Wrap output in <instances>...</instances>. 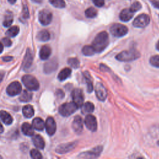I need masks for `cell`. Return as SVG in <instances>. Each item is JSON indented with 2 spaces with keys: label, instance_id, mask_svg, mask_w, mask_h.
I'll list each match as a JSON object with an SVG mask.
<instances>
[{
  "label": "cell",
  "instance_id": "obj_1",
  "mask_svg": "<svg viewBox=\"0 0 159 159\" xmlns=\"http://www.w3.org/2000/svg\"><path fill=\"white\" fill-rule=\"evenodd\" d=\"M108 44V34L105 31H102L97 34V35L94 39L91 45L96 53H100L107 47Z\"/></svg>",
  "mask_w": 159,
  "mask_h": 159
},
{
  "label": "cell",
  "instance_id": "obj_2",
  "mask_svg": "<svg viewBox=\"0 0 159 159\" xmlns=\"http://www.w3.org/2000/svg\"><path fill=\"white\" fill-rule=\"evenodd\" d=\"M140 57V53L135 50H129L122 51L118 53L116 58L120 61H131L139 58Z\"/></svg>",
  "mask_w": 159,
  "mask_h": 159
},
{
  "label": "cell",
  "instance_id": "obj_3",
  "mask_svg": "<svg viewBox=\"0 0 159 159\" xmlns=\"http://www.w3.org/2000/svg\"><path fill=\"white\" fill-rule=\"evenodd\" d=\"M22 81L29 90L36 91L39 88V83L37 80L30 75H25L23 76Z\"/></svg>",
  "mask_w": 159,
  "mask_h": 159
},
{
  "label": "cell",
  "instance_id": "obj_4",
  "mask_svg": "<svg viewBox=\"0 0 159 159\" xmlns=\"http://www.w3.org/2000/svg\"><path fill=\"white\" fill-rule=\"evenodd\" d=\"M78 106L75 102H70L61 104L59 107L58 111L61 116L67 117L73 114L78 109Z\"/></svg>",
  "mask_w": 159,
  "mask_h": 159
},
{
  "label": "cell",
  "instance_id": "obj_5",
  "mask_svg": "<svg viewBox=\"0 0 159 159\" xmlns=\"http://www.w3.org/2000/svg\"><path fill=\"white\" fill-rule=\"evenodd\" d=\"M111 34L117 37H121L126 35L128 32L127 27L120 24H114L110 27Z\"/></svg>",
  "mask_w": 159,
  "mask_h": 159
},
{
  "label": "cell",
  "instance_id": "obj_6",
  "mask_svg": "<svg viewBox=\"0 0 159 159\" xmlns=\"http://www.w3.org/2000/svg\"><path fill=\"white\" fill-rule=\"evenodd\" d=\"M150 22V17L145 14L139 15L133 21V25L135 27L142 28L146 27Z\"/></svg>",
  "mask_w": 159,
  "mask_h": 159
},
{
  "label": "cell",
  "instance_id": "obj_7",
  "mask_svg": "<svg viewBox=\"0 0 159 159\" xmlns=\"http://www.w3.org/2000/svg\"><path fill=\"white\" fill-rule=\"evenodd\" d=\"M102 150L101 146H98L93 148L91 150L81 153L79 155L80 158H94L99 156Z\"/></svg>",
  "mask_w": 159,
  "mask_h": 159
},
{
  "label": "cell",
  "instance_id": "obj_8",
  "mask_svg": "<svg viewBox=\"0 0 159 159\" xmlns=\"http://www.w3.org/2000/svg\"><path fill=\"white\" fill-rule=\"evenodd\" d=\"M39 20L41 24L43 25H48L52 20V14L47 9L42 10L39 14Z\"/></svg>",
  "mask_w": 159,
  "mask_h": 159
},
{
  "label": "cell",
  "instance_id": "obj_9",
  "mask_svg": "<svg viewBox=\"0 0 159 159\" xmlns=\"http://www.w3.org/2000/svg\"><path fill=\"white\" fill-rule=\"evenodd\" d=\"M73 102L78 106L81 107L84 102V96L82 91L80 89H75L71 93Z\"/></svg>",
  "mask_w": 159,
  "mask_h": 159
},
{
  "label": "cell",
  "instance_id": "obj_10",
  "mask_svg": "<svg viewBox=\"0 0 159 159\" xmlns=\"http://www.w3.org/2000/svg\"><path fill=\"white\" fill-rule=\"evenodd\" d=\"M95 93L96 97L99 101H104L107 96V92L104 86L101 83H97L95 86Z\"/></svg>",
  "mask_w": 159,
  "mask_h": 159
},
{
  "label": "cell",
  "instance_id": "obj_11",
  "mask_svg": "<svg viewBox=\"0 0 159 159\" xmlns=\"http://www.w3.org/2000/svg\"><path fill=\"white\" fill-rule=\"evenodd\" d=\"M77 143L78 142L76 141H75L72 142H68L66 143L61 144L57 147L56 152L60 154H63V153L69 152L75 148V147L77 145Z\"/></svg>",
  "mask_w": 159,
  "mask_h": 159
},
{
  "label": "cell",
  "instance_id": "obj_12",
  "mask_svg": "<svg viewBox=\"0 0 159 159\" xmlns=\"http://www.w3.org/2000/svg\"><path fill=\"white\" fill-rule=\"evenodd\" d=\"M22 90L21 84L18 81L12 82L7 87L6 92L9 96H16L19 94Z\"/></svg>",
  "mask_w": 159,
  "mask_h": 159
},
{
  "label": "cell",
  "instance_id": "obj_13",
  "mask_svg": "<svg viewBox=\"0 0 159 159\" xmlns=\"http://www.w3.org/2000/svg\"><path fill=\"white\" fill-rule=\"evenodd\" d=\"M84 124L86 127L92 132H94L97 129V121L95 116L92 114H88L84 119Z\"/></svg>",
  "mask_w": 159,
  "mask_h": 159
},
{
  "label": "cell",
  "instance_id": "obj_14",
  "mask_svg": "<svg viewBox=\"0 0 159 159\" xmlns=\"http://www.w3.org/2000/svg\"><path fill=\"white\" fill-rule=\"evenodd\" d=\"M45 127L47 133L49 135H53L55 133L56 129H57V125H56V122L53 117H49L47 119L45 123Z\"/></svg>",
  "mask_w": 159,
  "mask_h": 159
},
{
  "label": "cell",
  "instance_id": "obj_15",
  "mask_svg": "<svg viewBox=\"0 0 159 159\" xmlns=\"http://www.w3.org/2000/svg\"><path fill=\"white\" fill-rule=\"evenodd\" d=\"M72 128L74 132L77 134H80L83 129V122L82 118L80 116H76L74 117L72 122Z\"/></svg>",
  "mask_w": 159,
  "mask_h": 159
},
{
  "label": "cell",
  "instance_id": "obj_16",
  "mask_svg": "<svg viewBox=\"0 0 159 159\" xmlns=\"http://www.w3.org/2000/svg\"><path fill=\"white\" fill-rule=\"evenodd\" d=\"M134 14V12L130 8L124 9L120 13L119 18L122 21L127 22L132 19Z\"/></svg>",
  "mask_w": 159,
  "mask_h": 159
},
{
  "label": "cell",
  "instance_id": "obj_17",
  "mask_svg": "<svg viewBox=\"0 0 159 159\" xmlns=\"http://www.w3.org/2000/svg\"><path fill=\"white\" fill-rule=\"evenodd\" d=\"M32 61H33L32 53L29 49H27L26 53L25 55L24 58L23 63H22L24 69L29 68L31 66V65L32 63Z\"/></svg>",
  "mask_w": 159,
  "mask_h": 159
},
{
  "label": "cell",
  "instance_id": "obj_18",
  "mask_svg": "<svg viewBox=\"0 0 159 159\" xmlns=\"http://www.w3.org/2000/svg\"><path fill=\"white\" fill-rule=\"evenodd\" d=\"M58 66V63L54 59L48 61L44 65V71L47 73H50L55 70Z\"/></svg>",
  "mask_w": 159,
  "mask_h": 159
},
{
  "label": "cell",
  "instance_id": "obj_19",
  "mask_svg": "<svg viewBox=\"0 0 159 159\" xmlns=\"http://www.w3.org/2000/svg\"><path fill=\"white\" fill-rule=\"evenodd\" d=\"M51 52H52L51 48L49 46L46 45H43L39 53L40 58L42 60H47L50 57Z\"/></svg>",
  "mask_w": 159,
  "mask_h": 159
},
{
  "label": "cell",
  "instance_id": "obj_20",
  "mask_svg": "<svg viewBox=\"0 0 159 159\" xmlns=\"http://www.w3.org/2000/svg\"><path fill=\"white\" fill-rule=\"evenodd\" d=\"M32 142L37 148L39 149H43L45 147V142L43 139L40 135H34L32 137Z\"/></svg>",
  "mask_w": 159,
  "mask_h": 159
},
{
  "label": "cell",
  "instance_id": "obj_21",
  "mask_svg": "<svg viewBox=\"0 0 159 159\" xmlns=\"http://www.w3.org/2000/svg\"><path fill=\"white\" fill-rule=\"evenodd\" d=\"M0 118L6 125L11 124L13 121L12 116L5 111H0Z\"/></svg>",
  "mask_w": 159,
  "mask_h": 159
},
{
  "label": "cell",
  "instance_id": "obj_22",
  "mask_svg": "<svg viewBox=\"0 0 159 159\" xmlns=\"http://www.w3.org/2000/svg\"><path fill=\"white\" fill-rule=\"evenodd\" d=\"M22 132L27 136H32L34 134V130L33 126L27 122H25L22 125Z\"/></svg>",
  "mask_w": 159,
  "mask_h": 159
},
{
  "label": "cell",
  "instance_id": "obj_23",
  "mask_svg": "<svg viewBox=\"0 0 159 159\" xmlns=\"http://www.w3.org/2000/svg\"><path fill=\"white\" fill-rule=\"evenodd\" d=\"M32 126L37 130H43L45 127V122L41 118L36 117L32 121Z\"/></svg>",
  "mask_w": 159,
  "mask_h": 159
},
{
  "label": "cell",
  "instance_id": "obj_24",
  "mask_svg": "<svg viewBox=\"0 0 159 159\" xmlns=\"http://www.w3.org/2000/svg\"><path fill=\"white\" fill-rule=\"evenodd\" d=\"M94 109V104L91 102H86L81 106V112L84 114H88L93 112Z\"/></svg>",
  "mask_w": 159,
  "mask_h": 159
},
{
  "label": "cell",
  "instance_id": "obj_25",
  "mask_svg": "<svg viewBox=\"0 0 159 159\" xmlns=\"http://www.w3.org/2000/svg\"><path fill=\"white\" fill-rule=\"evenodd\" d=\"M71 73V70L69 68H65L58 73V78L60 81H64L68 78Z\"/></svg>",
  "mask_w": 159,
  "mask_h": 159
},
{
  "label": "cell",
  "instance_id": "obj_26",
  "mask_svg": "<svg viewBox=\"0 0 159 159\" xmlns=\"http://www.w3.org/2000/svg\"><path fill=\"white\" fill-rule=\"evenodd\" d=\"M50 35L49 32L47 30H42L38 32L37 38L39 40L42 42H46L50 39Z\"/></svg>",
  "mask_w": 159,
  "mask_h": 159
},
{
  "label": "cell",
  "instance_id": "obj_27",
  "mask_svg": "<svg viewBox=\"0 0 159 159\" xmlns=\"http://www.w3.org/2000/svg\"><path fill=\"white\" fill-rule=\"evenodd\" d=\"M22 112L25 117L30 118L34 116V110L31 105H26L23 107Z\"/></svg>",
  "mask_w": 159,
  "mask_h": 159
},
{
  "label": "cell",
  "instance_id": "obj_28",
  "mask_svg": "<svg viewBox=\"0 0 159 159\" xmlns=\"http://www.w3.org/2000/svg\"><path fill=\"white\" fill-rule=\"evenodd\" d=\"M32 94L27 90H24L20 96L19 100L21 102H28L32 99Z\"/></svg>",
  "mask_w": 159,
  "mask_h": 159
},
{
  "label": "cell",
  "instance_id": "obj_29",
  "mask_svg": "<svg viewBox=\"0 0 159 159\" xmlns=\"http://www.w3.org/2000/svg\"><path fill=\"white\" fill-rule=\"evenodd\" d=\"M82 52L86 56H91L96 53L92 45L84 46L82 48Z\"/></svg>",
  "mask_w": 159,
  "mask_h": 159
},
{
  "label": "cell",
  "instance_id": "obj_30",
  "mask_svg": "<svg viewBox=\"0 0 159 159\" xmlns=\"http://www.w3.org/2000/svg\"><path fill=\"white\" fill-rule=\"evenodd\" d=\"M19 32V28L18 26H12L10 27L6 32V35L10 37H14L16 36Z\"/></svg>",
  "mask_w": 159,
  "mask_h": 159
},
{
  "label": "cell",
  "instance_id": "obj_31",
  "mask_svg": "<svg viewBox=\"0 0 159 159\" xmlns=\"http://www.w3.org/2000/svg\"><path fill=\"white\" fill-rule=\"evenodd\" d=\"M12 22H13V16L11 12H8L5 16V17L3 21V25L6 27H8L12 24Z\"/></svg>",
  "mask_w": 159,
  "mask_h": 159
},
{
  "label": "cell",
  "instance_id": "obj_32",
  "mask_svg": "<svg viewBox=\"0 0 159 159\" xmlns=\"http://www.w3.org/2000/svg\"><path fill=\"white\" fill-rule=\"evenodd\" d=\"M84 78L85 80L86 81L87 83V89H88V91L89 93H91L93 89V83L91 80V77L89 76V74L88 71L85 72V75H84Z\"/></svg>",
  "mask_w": 159,
  "mask_h": 159
},
{
  "label": "cell",
  "instance_id": "obj_33",
  "mask_svg": "<svg viewBox=\"0 0 159 159\" xmlns=\"http://www.w3.org/2000/svg\"><path fill=\"white\" fill-rule=\"evenodd\" d=\"M49 2L52 6L57 8H63L65 6L64 0H49Z\"/></svg>",
  "mask_w": 159,
  "mask_h": 159
},
{
  "label": "cell",
  "instance_id": "obj_34",
  "mask_svg": "<svg viewBox=\"0 0 159 159\" xmlns=\"http://www.w3.org/2000/svg\"><path fill=\"white\" fill-rule=\"evenodd\" d=\"M97 15V11L93 7L88 8L85 11V16L88 18H93Z\"/></svg>",
  "mask_w": 159,
  "mask_h": 159
},
{
  "label": "cell",
  "instance_id": "obj_35",
  "mask_svg": "<svg viewBox=\"0 0 159 159\" xmlns=\"http://www.w3.org/2000/svg\"><path fill=\"white\" fill-rule=\"evenodd\" d=\"M68 63L73 68H78L80 66V61L76 58H70L68 60Z\"/></svg>",
  "mask_w": 159,
  "mask_h": 159
},
{
  "label": "cell",
  "instance_id": "obj_36",
  "mask_svg": "<svg viewBox=\"0 0 159 159\" xmlns=\"http://www.w3.org/2000/svg\"><path fill=\"white\" fill-rule=\"evenodd\" d=\"M150 63L152 66L159 68V55H156L152 56L150 58Z\"/></svg>",
  "mask_w": 159,
  "mask_h": 159
},
{
  "label": "cell",
  "instance_id": "obj_37",
  "mask_svg": "<svg viewBox=\"0 0 159 159\" xmlns=\"http://www.w3.org/2000/svg\"><path fill=\"white\" fill-rule=\"evenodd\" d=\"M30 156L32 158L34 159H40L42 158V156L40 152L37 149H32L30 151Z\"/></svg>",
  "mask_w": 159,
  "mask_h": 159
},
{
  "label": "cell",
  "instance_id": "obj_38",
  "mask_svg": "<svg viewBox=\"0 0 159 159\" xmlns=\"http://www.w3.org/2000/svg\"><path fill=\"white\" fill-rule=\"evenodd\" d=\"M141 7H142V6H141V4H140L139 2H134V3L132 4V6H130V9L134 12H135L138 11L139 10H140V9H141Z\"/></svg>",
  "mask_w": 159,
  "mask_h": 159
},
{
  "label": "cell",
  "instance_id": "obj_39",
  "mask_svg": "<svg viewBox=\"0 0 159 159\" xmlns=\"http://www.w3.org/2000/svg\"><path fill=\"white\" fill-rule=\"evenodd\" d=\"M2 43L6 47H10L11 45V44H12L11 40L9 38H7V37L3 38L2 39Z\"/></svg>",
  "mask_w": 159,
  "mask_h": 159
},
{
  "label": "cell",
  "instance_id": "obj_40",
  "mask_svg": "<svg viewBox=\"0 0 159 159\" xmlns=\"http://www.w3.org/2000/svg\"><path fill=\"white\" fill-rule=\"evenodd\" d=\"M93 1L97 7H102L104 4V0H93Z\"/></svg>",
  "mask_w": 159,
  "mask_h": 159
},
{
  "label": "cell",
  "instance_id": "obj_41",
  "mask_svg": "<svg viewBox=\"0 0 159 159\" xmlns=\"http://www.w3.org/2000/svg\"><path fill=\"white\" fill-rule=\"evenodd\" d=\"M23 16L24 18H28L29 16V11L27 7V6H24L23 8Z\"/></svg>",
  "mask_w": 159,
  "mask_h": 159
},
{
  "label": "cell",
  "instance_id": "obj_42",
  "mask_svg": "<svg viewBox=\"0 0 159 159\" xmlns=\"http://www.w3.org/2000/svg\"><path fill=\"white\" fill-rule=\"evenodd\" d=\"M152 3L155 7L159 9V0H152Z\"/></svg>",
  "mask_w": 159,
  "mask_h": 159
},
{
  "label": "cell",
  "instance_id": "obj_43",
  "mask_svg": "<svg viewBox=\"0 0 159 159\" xmlns=\"http://www.w3.org/2000/svg\"><path fill=\"white\" fill-rule=\"evenodd\" d=\"M12 59V57H10V56H7V57H4L2 58V60L4 61H9L10 60H11Z\"/></svg>",
  "mask_w": 159,
  "mask_h": 159
},
{
  "label": "cell",
  "instance_id": "obj_44",
  "mask_svg": "<svg viewBox=\"0 0 159 159\" xmlns=\"http://www.w3.org/2000/svg\"><path fill=\"white\" fill-rule=\"evenodd\" d=\"M4 73L2 71H0V82L4 78Z\"/></svg>",
  "mask_w": 159,
  "mask_h": 159
},
{
  "label": "cell",
  "instance_id": "obj_45",
  "mask_svg": "<svg viewBox=\"0 0 159 159\" xmlns=\"http://www.w3.org/2000/svg\"><path fill=\"white\" fill-rule=\"evenodd\" d=\"M2 50H3V44L0 42V53H2Z\"/></svg>",
  "mask_w": 159,
  "mask_h": 159
},
{
  "label": "cell",
  "instance_id": "obj_46",
  "mask_svg": "<svg viewBox=\"0 0 159 159\" xmlns=\"http://www.w3.org/2000/svg\"><path fill=\"white\" fill-rule=\"evenodd\" d=\"M31 1L35 3H41L42 2V0H31Z\"/></svg>",
  "mask_w": 159,
  "mask_h": 159
},
{
  "label": "cell",
  "instance_id": "obj_47",
  "mask_svg": "<svg viewBox=\"0 0 159 159\" xmlns=\"http://www.w3.org/2000/svg\"><path fill=\"white\" fill-rule=\"evenodd\" d=\"M3 130H4V128H3L2 124L0 122V134H1L3 132Z\"/></svg>",
  "mask_w": 159,
  "mask_h": 159
},
{
  "label": "cell",
  "instance_id": "obj_48",
  "mask_svg": "<svg viewBox=\"0 0 159 159\" xmlns=\"http://www.w3.org/2000/svg\"><path fill=\"white\" fill-rule=\"evenodd\" d=\"M7 1H8V2H9L10 4H14V3L16 2V0H7Z\"/></svg>",
  "mask_w": 159,
  "mask_h": 159
},
{
  "label": "cell",
  "instance_id": "obj_49",
  "mask_svg": "<svg viewBox=\"0 0 159 159\" xmlns=\"http://www.w3.org/2000/svg\"><path fill=\"white\" fill-rule=\"evenodd\" d=\"M156 48L158 50H159V40L158 41V42L157 43V45H156Z\"/></svg>",
  "mask_w": 159,
  "mask_h": 159
},
{
  "label": "cell",
  "instance_id": "obj_50",
  "mask_svg": "<svg viewBox=\"0 0 159 159\" xmlns=\"http://www.w3.org/2000/svg\"><path fill=\"white\" fill-rule=\"evenodd\" d=\"M157 144H158V145H159V140H158V142H157Z\"/></svg>",
  "mask_w": 159,
  "mask_h": 159
}]
</instances>
